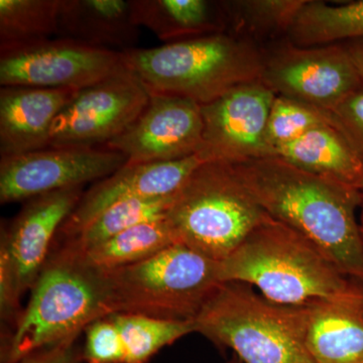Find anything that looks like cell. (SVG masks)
<instances>
[{"instance_id": "cell-1", "label": "cell", "mask_w": 363, "mask_h": 363, "mask_svg": "<svg viewBox=\"0 0 363 363\" xmlns=\"http://www.w3.org/2000/svg\"><path fill=\"white\" fill-rule=\"evenodd\" d=\"M233 166L269 216L304 235L342 274L363 284L360 189L314 175L277 156Z\"/></svg>"}, {"instance_id": "cell-2", "label": "cell", "mask_w": 363, "mask_h": 363, "mask_svg": "<svg viewBox=\"0 0 363 363\" xmlns=\"http://www.w3.org/2000/svg\"><path fill=\"white\" fill-rule=\"evenodd\" d=\"M221 281L252 286L267 300L311 308L357 297L363 284L342 274L317 245L269 216L219 262Z\"/></svg>"}, {"instance_id": "cell-3", "label": "cell", "mask_w": 363, "mask_h": 363, "mask_svg": "<svg viewBox=\"0 0 363 363\" xmlns=\"http://www.w3.org/2000/svg\"><path fill=\"white\" fill-rule=\"evenodd\" d=\"M111 314L107 272L54 245L16 330L0 344V363H18L33 351L81 336L88 325Z\"/></svg>"}, {"instance_id": "cell-4", "label": "cell", "mask_w": 363, "mask_h": 363, "mask_svg": "<svg viewBox=\"0 0 363 363\" xmlns=\"http://www.w3.org/2000/svg\"><path fill=\"white\" fill-rule=\"evenodd\" d=\"M128 70L150 92L206 105L229 90L260 80L262 48L230 33H215L123 52Z\"/></svg>"}, {"instance_id": "cell-5", "label": "cell", "mask_w": 363, "mask_h": 363, "mask_svg": "<svg viewBox=\"0 0 363 363\" xmlns=\"http://www.w3.org/2000/svg\"><path fill=\"white\" fill-rule=\"evenodd\" d=\"M310 308L272 303L240 281H222L194 320L219 350L242 363H315L306 350Z\"/></svg>"}, {"instance_id": "cell-6", "label": "cell", "mask_w": 363, "mask_h": 363, "mask_svg": "<svg viewBox=\"0 0 363 363\" xmlns=\"http://www.w3.org/2000/svg\"><path fill=\"white\" fill-rule=\"evenodd\" d=\"M269 217L233 164L206 161L174 194L164 219L177 242L220 262Z\"/></svg>"}, {"instance_id": "cell-7", "label": "cell", "mask_w": 363, "mask_h": 363, "mask_svg": "<svg viewBox=\"0 0 363 363\" xmlns=\"http://www.w3.org/2000/svg\"><path fill=\"white\" fill-rule=\"evenodd\" d=\"M107 274L111 314L168 321H194L222 283L219 262L181 243Z\"/></svg>"}, {"instance_id": "cell-8", "label": "cell", "mask_w": 363, "mask_h": 363, "mask_svg": "<svg viewBox=\"0 0 363 363\" xmlns=\"http://www.w3.org/2000/svg\"><path fill=\"white\" fill-rule=\"evenodd\" d=\"M260 80L277 95L324 111L363 86L343 44L303 48L286 39L262 49Z\"/></svg>"}, {"instance_id": "cell-9", "label": "cell", "mask_w": 363, "mask_h": 363, "mask_svg": "<svg viewBox=\"0 0 363 363\" xmlns=\"http://www.w3.org/2000/svg\"><path fill=\"white\" fill-rule=\"evenodd\" d=\"M128 71L123 52L67 39L0 52V85L81 90Z\"/></svg>"}, {"instance_id": "cell-10", "label": "cell", "mask_w": 363, "mask_h": 363, "mask_svg": "<svg viewBox=\"0 0 363 363\" xmlns=\"http://www.w3.org/2000/svg\"><path fill=\"white\" fill-rule=\"evenodd\" d=\"M150 96L130 70L79 90L55 119L49 147H104L138 118Z\"/></svg>"}, {"instance_id": "cell-11", "label": "cell", "mask_w": 363, "mask_h": 363, "mask_svg": "<svg viewBox=\"0 0 363 363\" xmlns=\"http://www.w3.org/2000/svg\"><path fill=\"white\" fill-rule=\"evenodd\" d=\"M128 164L106 147H45L0 159V203L25 202L35 196L104 180Z\"/></svg>"}, {"instance_id": "cell-12", "label": "cell", "mask_w": 363, "mask_h": 363, "mask_svg": "<svg viewBox=\"0 0 363 363\" xmlns=\"http://www.w3.org/2000/svg\"><path fill=\"white\" fill-rule=\"evenodd\" d=\"M201 106L192 100L150 92L147 106L121 135L104 147L128 164L177 161L203 150Z\"/></svg>"}, {"instance_id": "cell-13", "label": "cell", "mask_w": 363, "mask_h": 363, "mask_svg": "<svg viewBox=\"0 0 363 363\" xmlns=\"http://www.w3.org/2000/svg\"><path fill=\"white\" fill-rule=\"evenodd\" d=\"M276 96L271 88L257 80L202 105L203 156L209 161L230 164L271 156L266 131Z\"/></svg>"}, {"instance_id": "cell-14", "label": "cell", "mask_w": 363, "mask_h": 363, "mask_svg": "<svg viewBox=\"0 0 363 363\" xmlns=\"http://www.w3.org/2000/svg\"><path fill=\"white\" fill-rule=\"evenodd\" d=\"M84 187L35 196L21 211L1 223L0 260L6 262L21 296L33 288L50 257L57 234L74 211Z\"/></svg>"}, {"instance_id": "cell-15", "label": "cell", "mask_w": 363, "mask_h": 363, "mask_svg": "<svg viewBox=\"0 0 363 363\" xmlns=\"http://www.w3.org/2000/svg\"><path fill=\"white\" fill-rule=\"evenodd\" d=\"M209 161L202 154L177 161L126 164L84 191L74 211L59 229L56 240H67L117 203L175 194L197 167Z\"/></svg>"}, {"instance_id": "cell-16", "label": "cell", "mask_w": 363, "mask_h": 363, "mask_svg": "<svg viewBox=\"0 0 363 363\" xmlns=\"http://www.w3.org/2000/svg\"><path fill=\"white\" fill-rule=\"evenodd\" d=\"M79 90L28 86L0 88V156L49 147L52 123Z\"/></svg>"}, {"instance_id": "cell-17", "label": "cell", "mask_w": 363, "mask_h": 363, "mask_svg": "<svg viewBox=\"0 0 363 363\" xmlns=\"http://www.w3.org/2000/svg\"><path fill=\"white\" fill-rule=\"evenodd\" d=\"M138 28L130 0H60L56 33L60 39L125 52L135 49Z\"/></svg>"}, {"instance_id": "cell-18", "label": "cell", "mask_w": 363, "mask_h": 363, "mask_svg": "<svg viewBox=\"0 0 363 363\" xmlns=\"http://www.w3.org/2000/svg\"><path fill=\"white\" fill-rule=\"evenodd\" d=\"M305 346L315 363H363V293L310 308Z\"/></svg>"}, {"instance_id": "cell-19", "label": "cell", "mask_w": 363, "mask_h": 363, "mask_svg": "<svg viewBox=\"0 0 363 363\" xmlns=\"http://www.w3.org/2000/svg\"><path fill=\"white\" fill-rule=\"evenodd\" d=\"M133 20L168 43L227 32L220 1L130 0Z\"/></svg>"}, {"instance_id": "cell-20", "label": "cell", "mask_w": 363, "mask_h": 363, "mask_svg": "<svg viewBox=\"0 0 363 363\" xmlns=\"http://www.w3.org/2000/svg\"><path fill=\"white\" fill-rule=\"evenodd\" d=\"M274 156L314 175L362 188L363 164L330 123L308 131L277 150Z\"/></svg>"}, {"instance_id": "cell-21", "label": "cell", "mask_w": 363, "mask_h": 363, "mask_svg": "<svg viewBox=\"0 0 363 363\" xmlns=\"http://www.w3.org/2000/svg\"><path fill=\"white\" fill-rule=\"evenodd\" d=\"M285 39L303 48L363 40V0L342 4L306 0Z\"/></svg>"}, {"instance_id": "cell-22", "label": "cell", "mask_w": 363, "mask_h": 363, "mask_svg": "<svg viewBox=\"0 0 363 363\" xmlns=\"http://www.w3.org/2000/svg\"><path fill=\"white\" fill-rule=\"evenodd\" d=\"M176 243L175 235L166 219H161L131 227L111 240L79 253L90 266L100 271L111 272L150 259Z\"/></svg>"}, {"instance_id": "cell-23", "label": "cell", "mask_w": 363, "mask_h": 363, "mask_svg": "<svg viewBox=\"0 0 363 363\" xmlns=\"http://www.w3.org/2000/svg\"><path fill=\"white\" fill-rule=\"evenodd\" d=\"M306 0H231L220 1L227 33L259 40L283 37L290 30Z\"/></svg>"}, {"instance_id": "cell-24", "label": "cell", "mask_w": 363, "mask_h": 363, "mask_svg": "<svg viewBox=\"0 0 363 363\" xmlns=\"http://www.w3.org/2000/svg\"><path fill=\"white\" fill-rule=\"evenodd\" d=\"M60 0H0V52L16 51L57 33Z\"/></svg>"}, {"instance_id": "cell-25", "label": "cell", "mask_w": 363, "mask_h": 363, "mask_svg": "<svg viewBox=\"0 0 363 363\" xmlns=\"http://www.w3.org/2000/svg\"><path fill=\"white\" fill-rule=\"evenodd\" d=\"M173 196L117 203L95 217L75 235L67 240H55V245H66L83 252L131 227L164 219Z\"/></svg>"}, {"instance_id": "cell-26", "label": "cell", "mask_w": 363, "mask_h": 363, "mask_svg": "<svg viewBox=\"0 0 363 363\" xmlns=\"http://www.w3.org/2000/svg\"><path fill=\"white\" fill-rule=\"evenodd\" d=\"M111 315L123 338L125 363H150L162 348L196 333L194 321H168L124 313Z\"/></svg>"}, {"instance_id": "cell-27", "label": "cell", "mask_w": 363, "mask_h": 363, "mask_svg": "<svg viewBox=\"0 0 363 363\" xmlns=\"http://www.w3.org/2000/svg\"><path fill=\"white\" fill-rule=\"evenodd\" d=\"M330 123L326 111L298 100L277 95L272 102L266 131L269 155L295 142L317 126Z\"/></svg>"}, {"instance_id": "cell-28", "label": "cell", "mask_w": 363, "mask_h": 363, "mask_svg": "<svg viewBox=\"0 0 363 363\" xmlns=\"http://www.w3.org/2000/svg\"><path fill=\"white\" fill-rule=\"evenodd\" d=\"M84 334V363H125L123 338L111 315L88 325Z\"/></svg>"}, {"instance_id": "cell-29", "label": "cell", "mask_w": 363, "mask_h": 363, "mask_svg": "<svg viewBox=\"0 0 363 363\" xmlns=\"http://www.w3.org/2000/svg\"><path fill=\"white\" fill-rule=\"evenodd\" d=\"M326 113L329 123L343 136L363 164V86Z\"/></svg>"}, {"instance_id": "cell-30", "label": "cell", "mask_w": 363, "mask_h": 363, "mask_svg": "<svg viewBox=\"0 0 363 363\" xmlns=\"http://www.w3.org/2000/svg\"><path fill=\"white\" fill-rule=\"evenodd\" d=\"M18 363H84L80 336L33 351Z\"/></svg>"}, {"instance_id": "cell-31", "label": "cell", "mask_w": 363, "mask_h": 363, "mask_svg": "<svg viewBox=\"0 0 363 363\" xmlns=\"http://www.w3.org/2000/svg\"><path fill=\"white\" fill-rule=\"evenodd\" d=\"M343 45L363 84V40H351Z\"/></svg>"}, {"instance_id": "cell-32", "label": "cell", "mask_w": 363, "mask_h": 363, "mask_svg": "<svg viewBox=\"0 0 363 363\" xmlns=\"http://www.w3.org/2000/svg\"><path fill=\"white\" fill-rule=\"evenodd\" d=\"M360 191H362V206H360V210H359V222H360V225L363 226V183L362 185V188H360Z\"/></svg>"}, {"instance_id": "cell-33", "label": "cell", "mask_w": 363, "mask_h": 363, "mask_svg": "<svg viewBox=\"0 0 363 363\" xmlns=\"http://www.w3.org/2000/svg\"><path fill=\"white\" fill-rule=\"evenodd\" d=\"M224 363H242V362H240V358L236 357V355L233 354V355H231V357L229 358L228 360H226V362Z\"/></svg>"}, {"instance_id": "cell-34", "label": "cell", "mask_w": 363, "mask_h": 363, "mask_svg": "<svg viewBox=\"0 0 363 363\" xmlns=\"http://www.w3.org/2000/svg\"><path fill=\"white\" fill-rule=\"evenodd\" d=\"M362 238H363V226H362Z\"/></svg>"}]
</instances>
